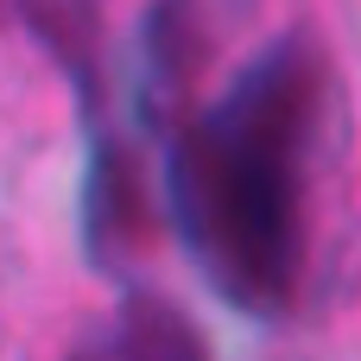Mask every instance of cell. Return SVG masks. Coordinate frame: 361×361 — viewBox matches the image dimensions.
Instances as JSON below:
<instances>
[{"instance_id":"7a4b0ae2","label":"cell","mask_w":361,"mask_h":361,"mask_svg":"<svg viewBox=\"0 0 361 361\" xmlns=\"http://www.w3.org/2000/svg\"><path fill=\"white\" fill-rule=\"evenodd\" d=\"M152 235V209H146V190H140V171L127 165L121 146H102L95 159V178H89V247L102 260L140 247Z\"/></svg>"},{"instance_id":"6da1fadb","label":"cell","mask_w":361,"mask_h":361,"mask_svg":"<svg viewBox=\"0 0 361 361\" xmlns=\"http://www.w3.org/2000/svg\"><path fill=\"white\" fill-rule=\"evenodd\" d=\"M317 102L324 70L311 44L279 38L171 140L165 190L178 235L209 286L254 317H279L305 273V159Z\"/></svg>"},{"instance_id":"5b68a950","label":"cell","mask_w":361,"mask_h":361,"mask_svg":"<svg viewBox=\"0 0 361 361\" xmlns=\"http://www.w3.org/2000/svg\"><path fill=\"white\" fill-rule=\"evenodd\" d=\"M203 0H159L152 19H146V57H152V76L165 89H190L197 70H203Z\"/></svg>"},{"instance_id":"277c9868","label":"cell","mask_w":361,"mask_h":361,"mask_svg":"<svg viewBox=\"0 0 361 361\" xmlns=\"http://www.w3.org/2000/svg\"><path fill=\"white\" fill-rule=\"evenodd\" d=\"M114 355L121 361H209V349H203L197 324L178 305H165V298H127Z\"/></svg>"},{"instance_id":"3957f363","label":"cell","mask_w":361,"mask_h":361,"mask_svg":"<svg viewBox=\"0 0 361 361\" xmlns=\"http://www.w3.org/2000/svg\"><path fill=\"white\" fill-rule=\"evenodd\" d=\"M25 25L51 44V57L76 76L82 102H102V19L95 0H25Z\"/></svg>"}]
</instances>
